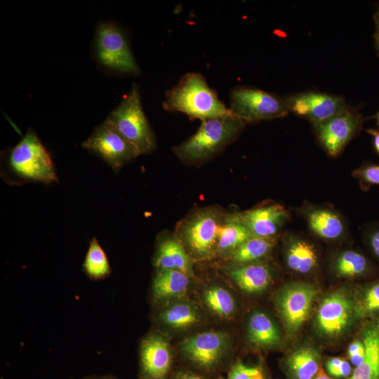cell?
<instances>
[{
  "label": "cell",
  "instance_id": "obj_3",
  "mask_svg": "<svg viewBox=\"0 0 379 379\" xmlns=\"http://www.w3.org/2000/svg\"><path fill=\"white\" fill-rule=\"evenodd\" d=\"M245 123L234 116L205 120L196 133L173 147L175 156L188 165H199L221 152L241 133Z\"/></svg>",
  "mask_w": 379,
  "mask_h": 379
},
{
  "label": "cell",
  "instance_id": "obj_26",
  "mask_svg": "<svg viewBox=\"0 0 379 379\" xmlns=\"http://www.w3.org/2000/svg\"><path fill=\"white\" fill-rule=\"evenodd\" d=\"M307 219L310 229L322 239L333 240L343 233V222L332 211L324 208L313 209L307 214Z\"/></svg>",
  "mask_w": 379,
  "mask_h": 379
},
{
  "label": "cell",
  "instance_id": "obj_38",
  "mask_svg": "<svg viewBox=\"0 0 379 379\" xmlns=\"http://www.w3.org/2000/svg\"><path fill=\"white\" fill-rule=\"evenodd\" d=\"M366 132L373 137V146L375 151L379 154V130L377 129H366Z\"/></svg>",
  "mask_w": 379,
  "mask_h": 379
},
{
  "label": "cell",
  "instance_id": "obj_13",
  "mask_svg": "<svg viewBox=\"0 0 379 379\" xmlns=\"http://www.w3.org/2000/svg\"><path fill=\"white\" fill-rule=\"evenodd\" d=\"M140 378L165 379L172 362L168 340L160 333L152 331L140 341Z\"/></svg>",
  "mask_w": 379,
  "mask_h": 379
},
{
  "label": "cell",
  "instance_id": "obj_28",
  "mask_svg": "<svg viewBox=\"0 0 379 379\" xmlns=\"http://www.w3.org/2000/svg\"><path fill=\"white\" fill-rule=\"evenodd\" d=\"M83 268L87 277L92 280L104 279L110 275L111 269L107 255L95 237L90 241Z\"/></svg>",
  "mask_w": 379,
  "mask_h": 379
},
{
  "label": "cell",
  "instance_id": "obj_35",
  "mask_svg": "<svg viewBox=\"0 0 379 379\" xmlns=\"http://www.w3.org/2000/svg\"><path fill=\"white\" fill-rule=\"evenodd\" d=\"M366 239L371 251L379 260V225H374L368 229Z\"/></svg>",
  "mask_w": 379,
  "mask_h": 379
},
{
  "label": "cell",
  "instance_id": "obj_18",
  "mask_svg": "<svg viewBox=\"0 0 379 379\" xmlns=\"http://www.w3.org/2000/svg\"><path fill=\"white\" fill-rule=\"evenodd\" d=\"M361 336L365 357L347 379H379V318L365 325Z\"/></svg>",
  "mask_w": 379,
  "mask_h": 379
},
{
  "label": "cell",
  "instance_id": "obj_5",
  "mask_svg": "<svg viewBox=\"0 0 379 379\" xmlns=\"http://www.w3.org/2000/svg\"><path fill=\"white\" fill-rule=\"evenodd\" d=\"M107 119L140 154L151 153L156 149V138L143 111L139 88L135 84Z\"/></svg>",
  "mask_w": 379,
  "mask_h": 379
},
{
  "label": "cell",
  "instance_id": "obj_30",
  "mask_svg": "<svg viewBox=\"0 0 379 379\" xmlns=\"http://www.w3.org/2000/svg\"><path fill=\"white\" fill-rule=\"evenodd\" d=\"M379 312V281L369 285L365 290L356 313L365 317Z\"/></svg>",
  "mask_w": 379,
  "mask_h": 379
},
{
  "label": "cell",
  "instance_id": "obj_21",
  "mask_svg": "<svg viewBox=\"0 0 379 379\" xmlns=\"http://www.w3.org/2000/svg\"><path fill=\"white\" fill-rule=\"evenodd\" d=\"M252 234L238 217L237 212L226 214L220 227L216 254L227 258Z\"/></svg>",
  "mask_w": 379,
  "mask_h": 379
},
{
  "label": "cell",
  "instance_id": "obj_12",
  "mask_svg": "<svg viewBox=\"0 0 379 379\" xmlns=\"http://www.w3.org/2000/svg\"><path fill=\"white\" fill-rule=\"evenodd\" d=\"M284 100L289 111L313 124L326 121L347 108L343 98L319 92L298 93Z\"/></svg>",
  "mask_w": 379,
  "mask_h": 379
},
{
  "label": "cell",
  "instance_id": "obj_42",
  "mask_svg": "<svg viewBox=\"0 0 379 379\" xmlns=\"http://www.w3.org/2000/svg\"><path fill=\"white\" fill-rule=\"evenodd\" d=\"M1 379H4L3 378H1Z\"/></svg>",
  "mask_w": 379,
  "mask_h": 379
},
{
  "label": "cell",
  "instance_id": "obj_25",
  "mask_svg": "<svg viewBox=\"0 0 379 379\" xmlns=\"http://www.w3.org/2000/svg\"><path fill=\"white\" fill-rule=\"evenodd\" d=\"M286 366L293 379H313L321 368L319 354L310 347H302L289 355Z\"/></svg>",
  "mask_w": 379,
  "mask_h": 379
},
{
  "label": "cell",
  "instance_id": "obj_24",
  "mask_svg": "<svg viewBox=\"0 0 379 379\" xmlns=\"http://www.w3.org/2000/svg\"><path fill=\"white\" fill-rule=\"evenodd\" d=\"M288 267L293 271L306 274L313 270L317 265V255L310 243L292 237L289 239L286 250Z\"/></svg>",
  "mask_w": 379,
  "mask_h": 379
},
{
  "label": "cell",
  "instance_id": "obj_39",
  "mask_svg": "<svg viewBox=\"0 0 379 379\" xmlns=\"http://www.w3.org/2000/svg\"><path fill=\"white\" fill-rule=\"evenodd\" d=\"M79 379H117L115 376L106 374V375H89L85 376Z\"/></svg>",
  "mask_w": 379,
  "mask_h": 379
},
{
  "label": "cell",
  "instance_id": "obj_36",
  "mask_svg": "<svg viewBox=\"0 0 379 379\" xmlns=\"http://www.w3.org/2000/svg\"><path fill=\"white\" fill-rule=\"evenodd\" d=\"M373 21L375 27V32L374 34L375 48L379 55V6H376L375 12L373 14Z\"/></svg>",
  "mask_w": 379,
  "mask_h": 379
},
{
  "label": "cell",
  "instance_id": "obj_8",
  "mask_svg": "<svg viewBox=\"0 0 379 379\" xmlns=\"http://www.w3.org/2000/svg\"><path fill=\"white\" fill-rule=\"evenodd\" d=\"M81 146L104 161L115 172L140 155L107 119L94 129Z\"/></svg>",
  "mask_w": 379,
  "mask_h": 379
},
{
  "label": "cell",
  "instance_id": "obj_20",
  "mask_svg": "<svg viewBox=\"0 0 379 379\" xmlns=\"http://www.w3.org/2000/svg\"><path fill=\"white\" fill-rule=\"evenodd\" d=\"M154 319L160 325L182 330L196 325L200 321L201 316L194 304L182 301L163 306L154 314Z\"/></svg>",
  "mask_w": 379,
  "mask_h": 379
},
{
  "label": "cell",
  "instance_id": "obj_40",
  "mask_svg": "<svg viewBox=\"0 0 379 379\" xmlns=\"http://www.w3.org/2000/svg\"><path fill=\"white\" fill-rule=\"evenodd\" d=\"M313 379H333L331 378L327 373L324 372V371L321 368L317 373V374L314 376Z\"/></svg>",
  "mask_w": 379,
  "mask_h": 379
},
{
  "label": "cell",
  "instance_id": "obj_29",
  "mask_svg": "<svg viewBox=\"0 0 379 379\" xmlns=\"http://www.w3.org/2000/svg\"><path fill=\"white\" fill-rule=\"evenodd\" d=\"M369 269L366 257L359 252L348 250L336 258L334 270L337 275L344 277H356L364 275Z\"/></svg>",
  "mask_w": 379,
  "mask_h": 379
},
{
  "label": "cell",
  "instance_id": "obj_27",
  "mask_svg": "<svg viewBox=\"0 0 379 379\" xmlns=\"http://www.w3.org/2000/svg\"><path fill=\"white\" fill-rule=\"evenodd\" d=\"M203 300L206 307L222 319H230L235 314V299L229 291L222 286L207 288L203 293Z\"/></svg>",
  "mask_w": 379,
  "mask_h": 379
},
{
  "label": "cell",
  "instance_id": "obj_1",
  "mask_svg": "<svg viewBox=\"0 0 379 379\" xmlns=\"http://www.w3.org/2000/svg\"><path fill=\"white\" fill-rule=\"evenodd\" d=\"M1 175L8 184L16 185L58 182L51 157L32 128L4 156Z\"/></svg>",
  "mask_w": 379,
  "mask_h": 379
},
{
  "label": "cell",
  "instance_id": "obj_34",
  "mask_svg": "<svg viewBox=\"0 0 379 379\" xmlns=\"http://www.w3.org/2000/svg\"><path fill=\"white\" fill-rule=\"evenodd\" d=\"M347 352L352 364L355 367L360 365L365 357V347L362 340H354L350 345Z\"/></svg>",
  "mask_w": 379,
  "mask_h": 379
},
{
  "label": "cell",
  "instance_id": "obj_14",
  "mask_svg": "<svg viewBox=\"0 0 379 379\" xmlns=\"http://www.w3.org/2000/svg\"><path fill=\"white\" fill-rule=\"evenodd\" d=\"M237 215L253 237L262 238L275 237L288 218L287 211L277 204L257 206Z\"/></svg>",
  "mask_w": 379,
  "mask_h": 379
},
{
  "label": "cell",
  "instance_id": "obj_4",
  "mask_svg": "<svg viewBox=\"0 0 379 379\" xmlns=\"http://www.w3.org/2000/svg\"><path fill=\"white\" fill-rule=\"evenodd\" d=\"M225 215L215 206L196 209L178 223L175 236L192 257H211L216 253Z\"/></svg>",
  "mask_w": 379,
  "mask_h": 379
},
{
  "label": "cell",
  "instance_id": "obj_31",
  "mask_svg": "<svg viewBox=\"0 0 379 379\" xmlns=\"http://www.w3.org/2000/svg\"><path fill=\"white\" fill-rule=\"evenodd\" d=\"M228 379H267V377L260 366L237 361L231 367Z\"/></svg>",
  "mask_w": 379,
  "mask_h": 379
},
{
  "label": "cell",
  "instance_id": "obj_6",
  "mask_svg": "<svg viewBox=\"0 0 379 379\" xmlns=\"http://www.w3.org/2000/svg\"><path fill=\"white\" fill-rule=\"evenodd\" d=\"M94 50L98 62L118 73L138 75L140 68L124 31L112 22H102L95 31Z\"/></svg>",
  "mask_w": 379,
  "mask_h": 379
},
{
  "label": "cell",
  "instance_id": "obj_7",
  "mask_svg": "<svg viewBox=\"0 0 379 379\" xmlns=\"http://www.w3.org/2000/svg\"><path fill=\"white\" fill-rule=\"evenodd\" d=\"M229 109L245 124L285 117L289 109L284 99L255 88L237 87L230 93Z\"/></svg>",
  "mask_w": 379,
  "mask_h": 379
},
{
  "label": "cell",
  "instance_id": "obj_41",
  "mask_svg": "<svg viewBox=\"0 0 379 379\" xmlns=\"http://www.w3.org/2000/svg\"><path fill=\"white\" fill-rule=\"evenodd\" d=\"M373 118L375 119L376 120V124L379 128V112H378L373 117Z\"/></svg>",
  "mask_w": 379,
  "mask_h": 379
},
{
  "label": "cell",
  "instance_id": "obj_37",
  "mask_svg": "<svg viewBox=\"0 0 379 379\" xmlns=\"http://www.w3.org/2000/svg\"><path fill=\"white\" fill-rule=\"evenodd\" d=\"M172 379H204L192 373L180 371L176 373Z\"/></svg>",
  "mask_w": 379,
  "mask_h": 379
},
{
  "label": "cell",
  "instance_id": "obj_33",
  "mask_svg": "<svg viewBox=\"0 0 379 379\" xmlns=\"http://www.w3.org/2000/svg\"><path fill=\"white\" fill-rule=\"evenodd\" d=\"M326 370L329 376L340 378L349 377L352 372L350 364L340 357H332L326 363Z\"/></svg>",
  "mask_w": 379,
  "mask_h": 379
},
{
  "label": "cell",
  "instance_id": "obj_17",
  "mask_svg": "<svg viewBox=\"0 0 379 379\" xmlns=\"http://www.w3.org/2000/svg\"><path fill=\"white\" fill-rule=\"evenodd\" d=\"M190 277L180 271L156 268L151 285L154 303L160 305L183 296L190 286Z\"/></svg>",
  "mask_w": 379,
  "mask_h": 379
},
{
  "label": "cell",
  "instance_id": "obj_19",
  "mask_svg": "<svg viewBox=\"0 0 379 379\" xmlns=\"http://www.w3.org/2000/svg\"><path fill=\"white\" fill-rule=\"evenodd\" d=\"M227 274L241 290L251 294L265 290L272 279L270 267L260 262L231 267Z\"/></svg>",
  "mask_w": 379,
  "mask_h": 379
},
{
  "label": "cell",
  "instance_id": "obj_15",
  "mask_svg": "<svg viewBox=\"0 0 379 379\" xmlns=\"http://www.w3.org/2000/svg\"><path fill=\"white\" fill-rule=\"evenodd\" d=\"M352 314L350 300L341 293H333L321 302L317 314V324L324 335L336 336L347 328Z\"/></svg>",
  "mask_w": 379,
  "mask_h": 379
},
{
  "label": "cell",
  "instance_id": "obj_23",
  "mask_svg": "<svg viewBox=\"0 0 379 379\" xmlns=\"http://www.w3.org/2000/svg\"><path fill=\"white\" fill-rule=\"evenodd\" d=\"M275 244V237L262 238L251 237L227 258L232 267L259 262L267 256Z\"/></svg>",
  "mask_w": 379,
  "mask_h": 379
},
{
  "label": "cell",
  "instance_id": "obj_22",
  "mask_svg": "<svg viewBox=\"0 0 379 379\" xmlns=\"http://www.w3.org/2000/svg\"><path fill=\"white\" fill-rule=\"evenodd\" d=\"M247 333L249 342L261 348L274 347L281 340V333L277 326L262 312H255L250 317Z\"/></svg>",
  "mask_w": 379,
  "mask_h": 379
},
{
  "label": "cell",
  "instance_id": "obj_11",
  "mask_svg": "<svg viewBox=\"0 0 379 379\" xmlns=\"http://www.w3.org/2000/svg\"><path fill=\"white\" fill-rule=\"evenodd\" d=\"M363 117L354 109L346 108L326 121L314 124L317 138L331 156H337L359 131Z\"/></svg>",
  "mask_w": 379,
  "mask_h": 379
},
{
  "label": "cell",
  "instance_id": "obj_32",
  "mask_svg": "<svg viewBox=\"0 0 379 379\" xmlns=\"http://www.w3.org/2000/svg\"><path fill=\"white\" fill-rule=\"evenodd\" d=\"M354 178L359 179L364 188L372 185H379V165L364 164L352 173Z\"/></svg>",
  "mask_w": 379,
  "mask_h": 379
},
{
  "label": "cell",
  "instance_id": "obj_9",
  "mask_svg": "<svg viewBox=\"0 0 379 379\" xmlns=\"http://www.w3.org/2000/svg\"><path fill=\"white\" fill-rule=\"evenodd\" d=\"M317 289L306 283L286 286L277 298V305L290 335L295 333L308 317Z\"/></svg>",
  "mask_w": 379,
  "mask_h": 379
},
{
  "label": "cell",
  "instance_id": "obj_2",
  "mask_svg": "<svg viewBox=\"0 0 379 379\" xmlns=\"http://www.w3.org/2000/svg\"><path fill=\"white\" fill-rule=\"evenodd\" d=\"M165 110L178 112L191 119L208 120L233 116L198 72H189L166 93Z\"/></svg>",
  "mask_w": 379,
  "mask_h": 379
},
{
  "label": "cell",
  "instance_id": "obj_16",
  "mask_svg": "<svg viewBox=\"0 0 379 379\" xmlns=\"http://www.w3.org/2000/svg\"><path fill=\"white\" fill-rule=\"evenodd\" d=\"M156 268L177 270L193 275V259L175 235L161 233L153 258Z\"/></svg>",
  "mask_w": 379,
  "mask_h": 379
},
{
  "label": "cell",
  "instance_id": "obj_10",
  "mask_svg": "<svg viewBox=\"0 0 379 379\" xmlns=\"http://www.w3.org/2000/svg\"><path fill=\"white\" fill-rule=\"evenodd\" d=\"M230 338L222 331L198 333L180 344L184 356L196 366L204 369L215 367L228 350Z\"/></svg>",
  "mask_w": 379,
  "mask_h": 379
}]
</instances>
